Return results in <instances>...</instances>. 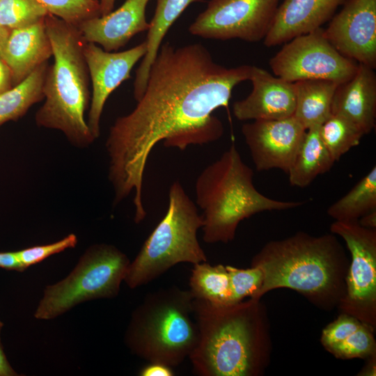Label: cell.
<instances>
[{
  "instance_id": "11",
  "label": "cell",
  "mask_w": 376,
  "mask_h": 376,
  "mask_svg": "<svg viewBox=\"0 0 376 376\" xmlns=\"http://www.w3.org/2000/svg\"><path fill=\"white\" fill-rule=\"evenodd\" d=\"M279 0H210L189 27V32L206 39L264 40Z\"/></svg>"
},
{
  "instance_id": "26",
  "label": "cell",
  "mask_w": 376,
  "mask_h": 376,
  "mask_svg": "<svg viewBox=\"0 0 376 376\" xmlns=\"http://www.w3.org/2000/svg\"><path fill=\"white\" fill-rule=\"evenodd\" d=\"M319 134L334 162L359 145L364 134L348 119L331 114L319 127Z\"/></svg>"
},
{
  "instance_id": "29",
  "label": "cell",
  "mask_w": 376,
  "mask_h": 376,
  "mask_svg": "<svg viewBox=\"0 0 376 376\" xmlns=\"http://www.w3.org/2000/svg\"><path fill=\"white\" fill-rule=\"evenodd\" d=\"M375 329L362 323L346 339L327 350L337 359H366L376 354Z\"/></svg>"
},
{
  "instance_id": "31",
  "label": "cell",
  "mask_w": 376,
  "mask_h": 376,
  "mask_svg": "<svg viewBox=\"0 0 376 376\" xmlns=\"http://www.w3.org/2000/svg\"><path fill=\"white\" fill-rule=\"evenodd\" d=\"M77 244L76 235L71 233L62 240L52 244L35 246L17 251L16 255L19 262L26 269L54 254L62 252L69 248H74Z\"/></svg>"
},
{
  "instance_id": "17",
  "label": "cell",
  "mask_w": 376,
  "mask_h": 376,
  "mask_svg": "<svg viewBox=\"0 0 376 376\" xmlns=\"http://www.w3.org/2000/svg\"><path fill=\"white\" fill-rule=\"evenodd\" d=\"M345 0H284L278 6L270 29L264 38L269 47L308 33L331 19Z\"/></svg>"
},
{
  "instance_id": "2",
  "label": "cell",
  "mask_w": 376,
  "mask_h": 376,
  "mask_svg": "<svg viewBox=\"0 0 376 376\" xmlns=\"http://www.w3.org/2000/svg\"><path fill=\"white\" fill-rule=\"evenodd\" d=\"M197 340L189 358L199 376H260L270 363L272 341L260 299L225 305L193 299Z\"/></svg>"
},
{
  "instance_id": "23",
  "label": "cell",
  "mask_w": 376,
  "mask_h": 376,
  "mask_svg": "<svg viewBox=\"0 0 376 376\" xmlns=\"http://www.w3.org/2000/svg\"><path fill=\"white\" fill-rule=\"evenodd\" d=\"M48 66L47 62L42 63L22 82L0 95V126L19 120L33 104L44 100Z\"/></svg>"
},
{
  "instance_id": "15",
  "label": "cell",
  "mask_w": 376,
  "mask_h": 376,
  "mask_svg": "<svg viewBox=\"0 0 376 376\" xmlns=\"http://www.w3.org/2000/svg\"><path fill=\"white\" fill-rule=\"evenodd\" d=\"M249 80L253 86L251 93L233 105V112L237 120H276L294 115V83L253 65Z\"/></svg>"
},
{
  "instance_id": "36",
  "label": "cell",
  "mask_w": 376,
  "mask_h": 376,
  "mask_svg": "<svg viewBox=\"0 0 376 376\" xmlns=\"http://www.w3.org/2000/svg\"><path fill=\"white\" fill-rule=\"evenodd\" d=\"M13 375H17V374L8 363L0 342V376Z\"/></svg>"
},
{
  "instance_id": "34",
  "label": "cell",
  "mask_w": 376,
  "mask_h": 376,
  "mask_svg": "<svg viewBox=\"0 0 376 376\" xmlns=\"http://www.w3.org/2000/svg\"><path fill=\"white\" fill-rule=\"evenodd\" d=\"M0 267L23 272L26 268L18 260L15 252H0Z\"/></svg>"
},
{
  "instance_id": "35",
  "label": "cell",
  "mask_w": 376,
  "mask_h": 376,
  "mask_svg": "<svg viewBox=\"0 0 376 376\" xmlns=\"http://www.w3.org/2000/svg\"><path fill=\"white\" fill-rule=\"evenodd\" d=\"M13 86L11 72L8 66L0 58V95Z\"/></svg>"
},
{
  "instance_id": "20",
  "label": "cell",
  "mask_w": 376,
  "mask_h": 376,
  "mask_svg": "<svg viewBox=\"0 0 376 376\" xmlns=\"http://www.w3.org/2000/svg\"><path fill=\"white\" fill-rule=\"evenodd\" d=\"M196 1L197 0H157L156 9L149 23L146 39L147 52L136 71L133 94L136 101L141 98L145 91L151 65L165 35L184 10Z\"/></svg>"
},
{
  "instance_id": "25",
  "label": "cell",
  "mask_w": 376,
  "mask_h": 376,
  "mask_svg": "<svg viewBox=\"0 0 376 376\" xmlns=\"http://www.w3.org/2000/svg\"><path fill=\"white\" fill-rule=\"evenodd\" d=\"M376 210V166L342 198L331 205L327 214L335 221H358Z\"/></svg>"
},
{
  "instance_id": "41",
  "label": "cell",
  "mask_w": 376,
  "mask_h": 376,
  "mask_svg": "<svg viewBox=\"0 0 376 376\" xmlns=\"http://www.w3.org/2000/svg\"><path fill=\"white\" fill-rule=\"evenodd\" d=\"M2 326H3V324H2V322L0 321V332H1V329Z\"/></svg>"
},
{
  "instance_id": "22",
  "label": "cell",
  "mask_w": 376,
  "mask_h": 376,
  "mask_svg": "<svg viewBox=\"0 0 376 376\" xmlns=\"http://www.w3.org/2000/svg\"><path fill=\"white\" fill-rule=\"evenodd\" d=\"M319 127L306 131L287 173L292 186L303 188L309 185L319 175L329 171L335 163L321 140Z\"/></svg>"
},
{
  "instance_id": "12",
  "label": "cell",
  "mask_w": 376,
  "mask_h": 376,
  "mask_svg": "<svg viewBox=\"0 0 376 376\" xmlns=\"http://www.w3.org/2000/svg\"><path fill=\"white\" fill-rule=\"evenodd\" d=\"M306 129L294 116L255 120L242 125V133L258 171L273 169L288 173Z\"/></svg>"
},
{
  "instance_id": "24",
  "label": "cell",
  "mask_w": 376,
  "mask_h": 376,
  "mask_svg": "<svg viewBox=\"0 0 376 376\" xmlns=\"http://www.w3.org/2000/svg\"><path fill=\"white\" fill-rule=\"evenodd\" d=\"M189 288L195 299L217 305L232 304L229 276L223 265H212L207 261L193 265Z\"/></svg>"
},
{
  "instance_id": "4",
  "label": "cell",
  "mask_w": 376,
  "mask_h": 376,
  "mask_svg": "<svg viewBox=\"0 0 376 376\" xmlns=\"http://www.w3.org/2000/svg\"><path fill=\"white\" fill-rule=\"evenodd\" d=\"M45 24L54 57L43 86L44 103L35 114L38 127L59 130L73 146L86 148L95 140L85 119L91 100L86 42L77 27L48 13Z\"/></svg>"
},
{
  "instance_id": "3",
  "label": "cell",
  "mask_w": 376,
  "mask_h": 376,
  "mask_svg": "<svg viewBox=\"0 0 376 376\" xmlns=\"http://www.w3.org/2000/svg\"><path fill=\"white\" fill-rule=\"evenodd\" d=\"M350 265L336 235L313 236L305 232L266 243L250 266L260 268L263 281L254 299L278 288L295 290L315 307L337 308L346 290Z\"/></svg>"
},
{
  "instance_id": "30",
  "label": "cell",
  "mask_w": 376,
  "mask_h": 376,
  "mask_svg": "<svg viewBox=\"0 0 376 376\" xmlns=\"http://www.w3.org/2000/svg\"><path fill=\"white\" fill-rule=\"evenodd\" d=\"M226 268L229 276L232 304L256 296L263 281V274L260 268L250 266L240 269L231 265H226Z\"/></svg>"
},
{
  "instance_id": "39",
  "label": "cell",
  "mask_w": 376,
  "mask_h": 376,
  "mask_svg": "<svg viewBox=\"0 0 376 376\" xmlns=\"http://www.w3.org/2000/svg\"><path fill=\"white\" fill-rule=\"evenodd\" d=\"M101 15H104L112 11L116 0H99Z\"/></svg>"
},
{
  "instance_id": "21",
  "label": "cell",
  "mask_w": 376,
  "mask_h": 376,
  "mask_svg": "<svg viewBox=\"0 0 376 376\" xmlns=\"http://www.w3.org/2000/svg\"><path fill=\"white\" fill-rule=\"evenodd\" d=\"M296 104L294 116L307 130L320 126L331 114V104L338 84L324 79L294 83Z\"/></svg>"
},
{
  "instance_id": "37",
  "label": "cell",
  "mask_w": 376,
  "mask_h": 376,
  "mask_svg": "<svg viewBox=\"0 0 376 376\" xmlns=\"http://www.w3.org/2000/svg\"><path fill=\"white\" fill-rule=\"evenodd\" d=\"M365 360L366 362L358 375L375 376L376 373V354L371 356Z\"/></svg>"
},
{
  "instance_id": "19",
  "label": "cell",
  "mask_w": 376,
  "mask_h": 376,
  "mask_svg": "<svg viewBox=\"0 0 376 376\" xmlns=\"http://www.w3.org/2000/svg\"><path fill=\"white\" fill-rule=\"evenodd\" d=\"M52 56L45 19L32 25L10 31L1 58L8 66L13 85L25 79Z\"/></svg>"
},
{
  "instance_id": "27",
  "label": "cell",
  "mask_w": 376,
  "mask_h": 376,
  "mask_svg": "<svg viewBox=\"0 0 376 376\" xmlns=\"http://www.w3.org/2000/svg\"><path fill=\"white\" fill-rule=\"evenodd\" d=\"M47 14L37 0H0V25L8 31L32 25Z\"/></svg>"
},
{
  "instance_id": "7",
  "label": "cell",
  "mask_w": 376,
  "mask_h": 376,
  "mask_svg": "<svg viewBox=\"0 0 376 376\" xmlns=\"http://www.w3.org/2000/svg\"><path fill=\"white\" fill-rule=\"evenodd\" d=\"M203 225L202 214L180 182H173L166 214L130 262L124 281L133 289L150 283L178 263L207 261L197 238Z\"/></svg>"
},
{
  "instance_id": "16",
  "label": "cell",
  "mask_w": 376,
  "mask_h": 376,
  "mask_svg": "<svg viewBox=\"0 0 376 376\" xmlns=\"http://www.w3.org/2000/svg\"><path fill=\"white\" fill-rule=\"evenodd\" d=\"M149 0H126L114 11L81 22L77 29L86 42L100 45L107 52L124 47L136 34L148 31L146 18Z\"/></svg>"
},
{
  "instance_id": "33",
  "label": "cell",
  "mask_w": 376,
  "mask_h": 376,
  "mask_svg": "<svg viewBox=\"0 0 376 376\" xmlns=\"http://www.w3.org/2000/svg\"><path fill=\"white\" fill-rule=\"evenodd\" d=\"M141 376H173V368L164 364L158 363H149L141 369L139 373Z\"/></svg>"
},
{
  "instance_id": "8",
  "label": "cell",
  "mask_w": 376,
  "mask_h": 376,
  "mask_svg": "<svg viewBox=\"0 0 376 376\" xmlns=\"http://www.w3.org/2000/svg\"><path fill=\"white\" fill-rule=\"evenodd\" d=\"M130 263L127 256L113 245L91 246L65 279L47 286L35 317L49 320L83 301L115 297Z\"/></svg>"
},
{
  "instance_id": "6",
  "label": "cell",
  "mask_w": 376,
  "mask_h": 376,
  "mask_svg": "<svg viewBox=\"0 0 376 376\" xmlns=\"http://www.w3.org/2000/svg\"><path fill=\"white\" fill-rule=\"evenodd\" d=\"M193 296L176 285L146 295L133 311L125 336L131 352L172 368L189 357L197 340Z\"/></svg>"
},
{
  "instance_id": "5",
  "label": "cell",
  "mask_w": 376,
  "mask_h": 376,
  "mask_svg": "<svg viewBox=\"0 0 376 376\" xmlns=\"http://www.w3.org/2000/svg\"><path fill=\"white\" fill-rule=\"evenodd\" d=\"M253 171L233 144L206 166L195 184L196 203L202 210L203 240L208 244L234 240L239 224L265 211H281L303 205L269 198L253 185Z\"/></svg>"
},
{
  "instance_id": "13",
  "label": "cell",
  "mask_w": 376,
  "mask_h": 376,
  "mask_svg": "<svg viewBox=\"0 0 376 376\" xmlns=\"http://www.w3.org/2000/svg\"><path fill=\"white\" fill-rule=\"evenodd\" d=\"M84 56L92 83V95L86 120L95 139L100 134V118L110 94L124 81L130 78L134 65L147 52L144 40L139 45L120 52H107L93 42H86Z\"/></svg>"
},
{
  "instance_id": "38",
  "label": "cell",
  "mask_w": 376,
  "mask_h": 376,
  "mask_svg": "<svg viewBox=\"0 0 376 376\" xmlns=\"http://www.w3.org/2000/svg\"><path fill=\"white\" fill-rule=\"evenodd\" d=\"M359 224L368 228H376V210H372L358 219Z\"/></svg>"
},
{
  "instance_id": "40",
  "label": "cell",
  "mask_w": 376,
  "mask_h": 376,
  "mask_svg": "<svg viewBox=\"0 0 376 376\" xmlns=\"http://www.w3.org/2000/svg\"><path fill=\"white\" fill-rule=\"evenodd\" d=\"M10 31L4 29L0 25V58L8 38Z\"/></svg>"
},
{
  "instance_id": "1",
  "label": "cell",
  "mask_w": 376,
  "mask_h": 376,
  "mask_svg": "<svg viewBox=\"0 0 376 376\" xmlns=\"http://www.w3.org/2000/svg\"><path fill=\"white\" fill-rule=\"evenodd\" d=\"M251 68L222 66L198 43L160 46L136 106L116 118L106 141L113 205L133 192L134 221L141 222L146 216L143 175L152 148L162 141L166 148L183 150L220 139L224 126L212 112L228 108L233 89L249 80Z\"/></svg>"
},
{
  "instance_id": "32",
  "label": "cell",
  "mask_w": 376,
  "mask_h": 376,
  "mask_svg": "<svg viewBox=\"0 0 376 376\" xmlns=\"http://www.w3.org/2000/svg\"><path fill=\"white\" fill-rule=\"evenodd\" d=\"M363 322L350 315L339 313L337 318L322 329L320 338L322 345L327 351L346 339Z\"/></svg>"
},
{
  "instance_id": "9",
  "label": "cell",
  "mask_w": 376,
  "mask_h": 376,
  "mask_svg": "<svg viewBox=\"0 0 376 376\" xmlns=\"http://www.w3.org/2000/svg\"><path fill=\"white\" fill-rule=\"evenodd\" d=\"M330 231L343 240L350 254L345 294L337 309L376 329V228L334 221Z\"/></svg>"
},
{
  "instance_id": "28",
  "label": "cell",
  "mask_w": 376,
  "mask_h": 376,
  "mask_svg": "<svg viewBox=\"0 0 376 376\" xmlns=\"http://www.w3.org/2000/svg\"><path fill=\"white\" fill-rule=\"evenodd\" d=\"M47 11L77 27L85 20L101 16L99 0H37Z\"/></svg>"
},
{
  "instance_id": "14",
  "label": "cell",
  "mask_w": 376,
  "mask_h": 376,
  "mask_svg": "<svg viewBox=\"0 0 376 376\" xmlns=\"http://www.w3.org/2000/svg\"><path fill=\"white\" fill-rule=\"evenodd\" d=\"M324 33L343 56L375 69L376 0H348Z\"/></svg>"
},
{
  "instance_id": "18",
  "label": "cell",
  "mask_w": 376,
  "mask_h": 376,
  "mask_svg": "<svg viewBox=\"0 0 376 376\" xmlns=\"http://www.w3.org/2000/svg\"><path fill=\"white\" fill-rule=\"evenodd\" d=\"M331 113L356 125L364 134L370 133L376 120V75L374 69L361 63L353 76L336 88Z\"/></svg>"
},
{
  "instance_id": "10",
  "label": "cell",
  "mask_w": 376,
  "mask_h": 376,
  "mask_svg": "<svg viewBox=\"0 0 376 376\" xmlns=\"http://www.w3.org/2000/svg\"><path fill=\"white\" fill-rule=\"evenodd\" d=\"M269 65L274 75L289 82L324 79L340 84L353 76L358 63L340 54L319 28L285 42Z\"/></svg>"
}]
</instances>
